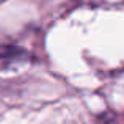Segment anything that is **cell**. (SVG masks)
Listing matches in <instances>:
<instances>
[{"mask_svg":"<svg viewBox=\"0 0 124 124\" xmlns=\"http://www.w3.org/2000/svg\"><path fill=\"white\" fill-rule=\"evenodd\" d=\"M19 54L17 47H11V46H0V58L5 57H16Z\"/></svg>","mask_w":124,"mask_h":124,"instance_id":"cell-1","label":"cell"}]
</instances>
